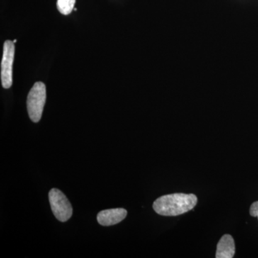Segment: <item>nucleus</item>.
<instances>
[{"instance_id": "1", "label": "nucleus", "mask_w": 258, "mask_h": 258, "mask_svg": "<svg viewBox=\"0 0 258 258\" xmlns=\"http://www.w3.org/2000/svg\"><path fill=\"white\" fill-rule=\"evenodd\" d=\"M197 203L198 198L193 194H171L158 198L153 208L162 216H178L193 210Z\"/></svg>"}, {"instance_id": "2", "label": "nucleus", "mask_w": 258, "mask_h": 258, "mask_svg": "<svg viewBox=\"0 0 258 258\" xmlns=\"http://www.w3.org/2000/svg\"><path fill=\"white\" fill-rule=\"evenodd\" d=\"M46 101V87L42 82H36L30 90L27 100V107L30 119L35 123L41 119Z\"/></svg>"}, {"instance_id": "3", "label": "nucleus", "mask_w": 258, "mask_h": 258, "mask_svg": "<svg viewBox=\"0 0 258 258\" xmlns=\"http://www.w3.org/2000/svg\"><path fill=\"white\" fill-rule=\"evenodd\" d=\"M50 201L52 213L56 218L60 222H66L73 215V208L69 200L60 190L52 189L49 192Z\"/></svg>"}, {"instance_id": "4", "label": "nucleus", "mask_w": 258, "mask_h": 258, "mask_svg": "<svg viewBox=\"0 0 258 258\" xmlns=\"http://www.w3.org/2000/svg\"><path fill=\"white\" fill-rule=\"evenodd\" d=\"M14 57V42L6 40L4 44L1 63L2 85L5 89L10 88L13 85V66Z\"/></svg>"}, {"instance_id": "5", "label": "nucleus", "mask_w": 258, "mask_h": 258, "mask_svg": "<svg viewBox=\"0 0 258 258\" xmlns=\"http://www.w3.org/2000/svg\"><path fill=\"white\" fill-rule=\"evenodd\" d=\"M126 215L125 209H110L100 212L97 215V220L102 226L114 225L124 220Z\"/></svg>"}, {"instance_id": "6", "label": "nucleus", "mask_w": 258, "mask_h": 258, "mask_svg": "<svg viewBox=\"0 0 258 258\" xmlns=\"http://www.w3.org/2000/svg\"><path fill=\"white\" fill-rule=\"evenodd\" d=\"M235 253V241L230 235L222 236L217 244V258H232Z\"/></svg>"}, {"instance_id": "7", "label": "nucleus", "mask_w": 258, "mask_h": 258, "mask_svg": "<svg viewBox=\"0 0 258 258\" xmlns=\"http://www.w3.org/2000/svg\"><path fill=\"white\" fill-rule=\"evenodd\" d=\"M76 0H57V8L61 14L68 15L74 10Z\"/></svg>"}, {"instance_id": "8", "label": "nucleus", "mask_w": 258, "mask_h": 258, "mask_svg": "<svg viewBox=\"0 0 258 258\" xmlns=\"http://www.w3.org/2000/svg\"><path fill=\"white\" fill-rule=\"evenodd\" d=\"M249 214L252 217H257L258 218V201L252 203L249 209Z\"/></svg>"}, {"instance_id": "9", "label": "nucleus", "mask_w": 258, "mask_h": 258, "mask_svg": "<svg viewBox=\"0 0 258 258\" xmlns=\"http://www.w3.org/2000/svg\"><path fill=\"white\" fill-rule=\"evenodd\" d=\"M13 42H14V43H15V42H17V40H15L14 41H13Z\"/></svg>"}]
</instances>
